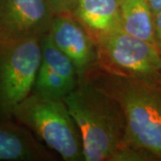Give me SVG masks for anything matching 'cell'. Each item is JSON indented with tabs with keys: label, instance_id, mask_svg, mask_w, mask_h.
<instances>
[{
	"label": "cell",
	"instance_id": "6da1fadb",
	"mask_svg": "<svg viewBox=\"0 0 161 161\" xmlns=\"http://www.w3.org/2000/svg\"><path fill=\"white\" fill-rule=\"evenodd\" d=\"M86 78L120 105L126 122L125 145L161 159L160 83L98 68Z\"/></svg>",
	"mask_w": 161,
	"mask_h": 161
},
{
	"label": "cell",
	"instance_id": "7a4b0ae2",
	"mask_svg": "<svg viewBox=\"0 0 161 161\" xmlns=\"http://www.w3.org/2000/svg\"><path fill=\"white\" fill-rule=\"evenodd\" d=\"M64 100L80 132L83 161H112L126 137L119 103L87 78Z\"/></svg>",
	"mask_w": 161,
	"mask_h": 161
},
{
	"label": "cell",
	"instance_id": "3957f363",
	"mask_svg": "<svg viewBox=\"0 0 161 161\" xmlns=\"http://www.w3.org/2000/svg\"><path fill=\"white\" fill-rule=\"evenodd\" d=\"M13 118L64 160L83 161L80 132L64 99L44 98L31 92L15 108Z\"/></svg>",
	"mask_w": 161,
	"mask_h": 161
},
{
	"label": "cell",
	"instance_id": "277c9868",
	"mask_svg": "<svg viewBox=\"0 0 161 161\" xmlns=\"http://www.w3.org/2000/svg\"><path fill=\"white\" fill-rule=\"evenodd\" d=\"M40 62V39L0 41V120L32 92Z\"/></svg>",
	"mask_w": 161,
	"mask_h": 161
},
{
	"label": "cell",
	"instance_id": "5b68a950",
	"mask_svg": "<svg viewBox=\"0 0 161 161\" xmlns=\"http://www.w3.org/2000/svg\"><path fill=\"white\" fill-rule=\"evenodd\" d=\"M98 68L161 84V53L155 44L117 29L95 41Z\"/></svg>",
	"mask_w": 161,
	"mask_h": 161
},
{
	"label": "cell",
	"instance_id": "8992f818",
	"mask_svg": "<svg viewBox=\"0 0 161 161\" xmlns=\"http://www.w3.org/2000/svg\"><path fill=\"white\" fill-rule=\"evenodd\" d=\"M54 15L47 0H0V41L41 39Z\"/></svg>",
	"mask_w": 161,
	"mask_h": 161
},
{
	"label": "cell",
	"instance_id": "52a82bcc",
	"mask_svg": "<svg viewBox=\"0 0 161 161\" xmlns=\"http://www.w3.org/2000/svg\"><path fill=\"white\" fill-rule=\"evenodd\" d=\"M47 35L74 64L79 80L98 68L95 40L71 14H55Z\"/></svg>",
	"mask_w": 161,
	"mask_h": 161
},
{
	"label": "cell",
	"instance_id": "ba28073f",
	"mask_svg": "<svg viewBox=\"0 0 161 161\" xmlns=\"http://www.w3.org/2000/svg\"><path fill=\"white\" fill-rule=\"evenodd\" d=\"M79 82L74 64L48 39H40V62L32 93L53 99H64Z\"/></svg>",
	"mask_w": 161,
	"mask_h": 161
},
{
	"label": "cell",
	"instance_id": "9c48e42d",
	"mask_svg": "<svg viewBox=\"0 0 161 161\" xmlns=\"http://www.w3.org/2000/svg\"><path fill=\"white\" fill-rule=\"evenodd\" d=\"M0 160L53 161L55 156L14 118L0 120Z\"/></svg>",
	"mask_w": 161,
	"mask_h": 161
},
{
	"label": "cell",
	"instance_id": "30bf717a",
	"mask_svg": "<svg viewBox=\"0 0 161 161\" xmlns=\"http://www.w3.org/2000/svg\"><path fill=\"white\" fill-rule=\"evenodd\" d=\"M71 14L93 40L121 29L118 0H77Z\"/></svg>",
	"mask_w": 161,
	"mask_h": 161
},
{
	"label": "cell",
	"instance_id": "8fae6325",
	"mask_svg": "<svg viewBox=\"0 0 161 161\" xmlns=\"http://www.w3.org/2000/svg\"><path fill=\"white\" fill-rule=\"evenodd\" d=\"M121 29L152 44L156 43L154 15L145 0H118ZM158 47V46H157Z\"/></svg>",
	"mask_w": 161,
	"mask_h": 161
},
{
	"label": "cell",
	"instance_id": "7c38bea8",
	"mask_svg": "<svg viewBox=\"0 0 161 161\" xmlns=\"http://www.w3.org/2000/svg\"><path fill=\"white\" fill-rule=\"evenodd\" d=\"M54 14H71L77 0H47Z\"/></svg>",
	"mask_w": 161,
	"mask_h": 161
},
{
	"label": "cell",
	"instance_id": "4fadbf2b",
	"mask_svg": "<svg viewBox=\"0 0 161 161\" xmlns=\"http://www.w3.org/2000/svg\"><path fill=\"white\" fill-rule=\"evenodd\" d=\"M154 31L157 46L159 51L161 49V10L157 12L154 14Z\"/></svg>",
	"mask_w": 161,
	"mask_h": 161
},
{
	"label": "cell",
	"instance_id": "5bb4252c",
	"mask_svg": "<svg viewBox=\"0 0 161 161\" xmlns=\"http://www.w3.org/2000/svg\"><path fill=\"white\" fill-rule=\"evenodd\" d=\"M149 5L153 14L161 10V0H145Z\"/></svg>",
	"mask_w": 161,
	"mask_h": 161
},
{
	"label": "cell",
	"instance_id": "9a60e30c",
	"mask_svg": "<svg viewBox=\"0 0 161 161\" xmlns=\"http://www.w3.org/2000/svg\"><path fill=\"white\" fill-rule=\"evenodd\" d=\"M160 89H161V84H160Z\"/></svg>",
	"mask_w": 161,
	"mask_h": 161
},
{
	"label": "cell",
	"instance_id": "2e32d148",
	"mask_svg": "<svg viewBox=\"0 0 161 161\" xmlns=\"http://www.w3.org/2000/svg\"><path fill=\"white\" fill-rule=\"evenodd\" d=\"M160 53H161V49H160Z\"/></svg>",
	"mask_w": 161,
	"mask_h": 161
}]
</instances>
